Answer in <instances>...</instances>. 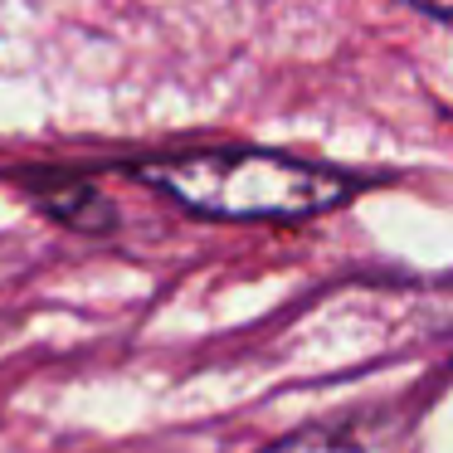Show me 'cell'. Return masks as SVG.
Masks as SVG:
<instances>
[{
    "mask_svg": "<svg viewBox=\"0 0 453 453\" xmlns=\"http://www.w3.org/2000/svg\"><path fill=\"white\" fill-rule=\"evenodd\" d=\"M137 176L205 219H312L361 190L356 176H342L332 166L254 147L180 151L147 161Z\"/></svg>",
    "mask_w": 453,
    "mask_h": 453,
    "instance_id": "obj_1",
    "label": "cell"
},
{
    "mask_svg": "<svg viewBox=\"0 0 453 453\" xmlns=\"http://www.w3.org/2000/svg\"><path fill=\"white\" fill-rule=\"evenodd\" d=\"M264 453H414V429L395 414H365V419L297 429Z\"/></svg>",
    "mask_w": 453,
    "mask_h": 453,
    "instance_id": "obj_2",
    "label": "cell"
},
{
    "mask_svg": "<svg viewBox=\"0 0 453 453\" xmlns=\"http://www.w3.org/2000/svg\"><path fill=\"white\" fill-rule=\"evenodd\" d=\"M40 205L50 210V215L69 219L73 229H108L112 225V205L93 186H83V180H59V186H44L40 190Z\"/></svg>",
    "mask_w": 453,
    "mask_h": 453,
    "instance_id": "obj_3",
    "label": "cell"
},
{
    "mask_svg": "<svg viewBox=\"0 0 453 453\" xmlns=\"http://www.w3.org/2000/svg\"><path fill=\"white\" fill-rule=\"evenodd\" d=\"M419 5H429V11H439V15H453V0H419Z\"/></svg>",
    "mask_w": 453,
    "mask_h": 453,
    "instance_id": "obj_4",
    "label": "cell"
}]
</instances>
